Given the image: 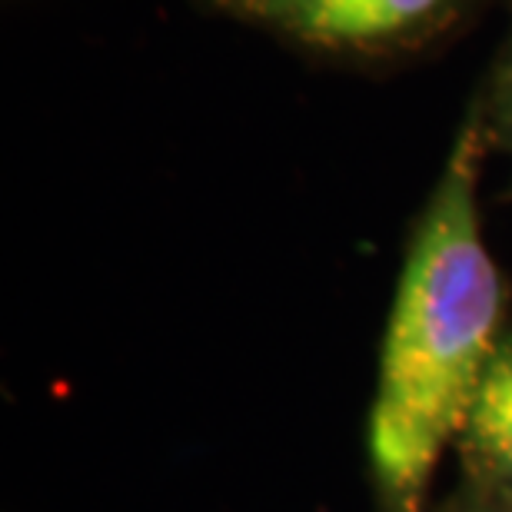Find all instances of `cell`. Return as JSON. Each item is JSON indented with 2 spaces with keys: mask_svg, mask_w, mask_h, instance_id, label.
Returning <instances> with one entry per match:
<instances>
[{
  "mask_svg": "<svg viewBox=\"0 0 512 512\" xmlns=\"http://www.w3.org/2000/svg\"><path fill=\"white\" fill-rule=\"evenodd\" d=\"M489 143L486 107L476 104L419 217L389 310L370 413V463L386 512H426L433 469L456 443L509 323L479 223Z\"/></svg>",
  "mask_w": 512,
  "mask_h": 512,
  "instance_id": "cell-1",
  "label": "cell"
},
{
  "mask_svg": "<svg viewBox=\"0 0 512 512\" xmlns=\"http://www.w3.org/2000/svg\"><path fill=\"white\" fill-rule=\"evenodd\" d=\"M476 4L479 0H253L250 17L316 50L386 57L436 40Z\"/></svg>",
  "mask_w": 512,
  "mask_h": 512,
  "instance_id": "cell-2",
  "label": "cell"
},
{
  "mask_svg": "<svg viewBox=\"0 0 512 512\" xmlns=\"http://www.w3.org/2000/svg\"><path fill=\"white\" fill-rule=\"evenodd\" d=\"M466 486L512 499V323H506L456 436Z\"/></svg>",
  "mask_w": 512,
  "mask_h": 512,
  "instance_id": "cell-3",
  "label": "cell"
},
{
  "mask_svg": "<svg viewBox=\"0 0 512 512\" xmlns=\"http://www.w3.org/2000/svg\"><path fill=\"white\" fill-rule=\"evenodd\" d=\"M486 127L493 143H503L506 150H512V47L506 50L503 64H499L493 100L486 107Z\"/></svg>",
  "mask_w": 512,
  "mask_h": 512,
  "instance_id": "cell-4",
  "label": "cell"
},
{
  "mask_svg": "<svg viewBox=\"0 0 512 512\" xmlns=\"http://www.w3.org/2000/svg\"><path fill=\"white\" fill-rule=\"evenodd\" d=\"M443 512H512V499L496 496V493H483V489H473V486H463L459 489V496Z\"/></svg>",
  "mask_w": 512,
  "mask_h": 512,
  "instance_id": "cell-5",
  "label": "cell"
},
{
  "mask_svg": "<svg viewBox=\"0 0 512 512\" xmlns=\"http://www.w3.org/2000/svg\"><path fill=\"white\" fill-rule=\"evenodd\" d=\"M223 7H230V10H237V14H247L250 17V7H253V0H220Z\"/></svg>",
  "mask_w": 512,
  "mask_h": 512,
  "instance_id": "cell-6",
  "label": "cell"
},
{
  "mask_svg": "<svg viewBox=\"0 0 512 512\" xmlns=\"http://www.w3.org/2000/svg\"><path fill=\"white\" fill-rule=\"evenodd\" d=\"M509 193H512V190H509Z\"/></svg>",
  "mask_w": 512,
  "mask_h": 512,
  "instance_id": "cell-7",
  "label": "cell"
}]
</instances>
